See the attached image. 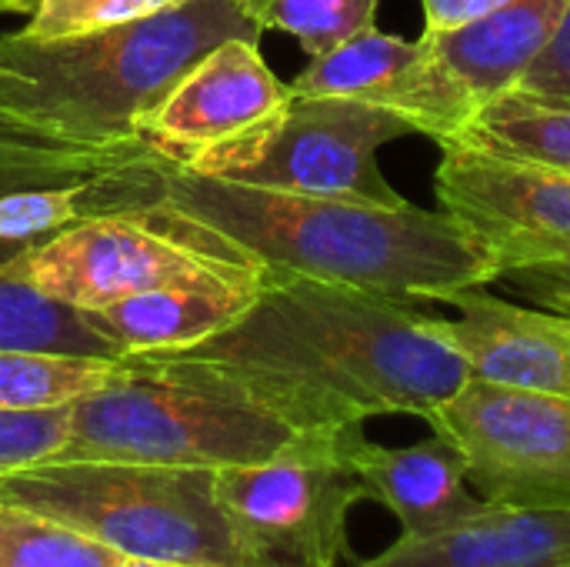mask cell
<instances>
[{"label":"cell","instance_id":"1","mask_svg":"<svg viewBox=\"0 0 570 567\" xmlns=\"http://www.w3.org/2000/svg\"><path fill=\"white\" fill-rule=\"evenodd\" d=\"M167 354L267 378L314 431L384 414L428 418L468 381L464 361L421 307L284 271H264L261 294L237 324Z\"/></svg>","mask_w":570,"mask_h":567},{"label":"cell","instance_id":"2","mask_svg":"<svg viewBox=\"0 0 570 567\" xmlns=\"http://www.w3.org/2000/svg\"><path fill=\"white\" fill-rule=\"evenodd\" d=\"M257 0H177L94 33L33 40L0 33V124L53 150L100 164L167 160L137 130L217 43H261Z\"/></svg>","mask_w":570,"mask_h":567},{"label":"cell","instance_id":"3","mask_svg":"<svg viewBox=\"0 0 570 567\" xmlns=\"http://www.w3.org/2000/svg\"><path fill=\"white\" fill-rule=\"evenodd\" d=\"M160 204L217 231L267 271L361 287L397 304H441L498 281L484 247L444 211L261 190L187 170H160Z\"/></svg>","mask_w":570,"mask_h":567},{"label":"cell","instance_id":"4","mask_svg":"<svg viewBox=\"0 0 570 567\" xmlns=\"http://www.w3.org/2000/svg\"><path fill=\"white\" fill-rule=\"evenodd\" d=\"M301 431L314 428L267 378L187 354H127L104 388L70 404L53 461L224 471L274 458Z\"/></svg>","mask_w":570,"mask_h":567},{"label":"cell","instance_id":"5","mask_svg":"<svg viewBox=\"0 0 570 567\" xmlns=\"http://www.w3.org/2000/svg\"><path fill=\"white\" fill-rule=\"evenodd\" d=\"M0 501L63 521L124 558L257 567L217 505L214 471L204 468L47 461L3 475Z\"/></svg>","mask_w":570,"mask_h":567},{"label":"cell","instance_id":"6","mask_svg":"<svg viewBox=\"0 0 570 567\" xmlns=\"http://www.w3.org/2000/svg\"><path fill=\"white\" fill-rule=\"evenodd\" d=\"M261 271L264 264L227 237L160 201L87 217L13 254L20 281L83 314L167 284Z\"/></svg>","mask_w":570,"mask_h":567},{"label":"cell","instance_id":"7","mask_svg":"<svg viewBox=\"0 0 570 567\" xmlns=\"http://www.w3.org/2000/svg\"><path fill=\"white\" fill-rule=\"evenodd\" d=\"M361 431H301L261 465L214 471L217 505L254 565L341 567L347 515L367 498L351 454Z\"/></svg>","mask_w":570,"mask_h":567},{"label":"cell","instance_id":"8","mask_svg":"<svg viewBox=\"0 0 570 567\" xmlns=\"http://www.w3.org/2000/svg\"><path fill=\"white\" fill-rule=\"evenodd\" d=\"M414 127L357 97H291L284 114L250 140L220 147L187 170L281 194L397 207L404 197L381 174L377 150Z\"/></svg>","mask_w":570,"mask_h":567},{"label":"cell","instance_id":"9","mask_svg":"<svg viewBox=\"0 0 570 567\" xmlns=\"http://www.w3.org/2000/svg\"><path fill=\"white\" fill-rule=\"evenodd\" d=\"M570 0H511L454 30L417 37L411 67L367 104L401 114L417 137L451 144L481 110L511 94L551 40Z\"/></svg>","mask_w":570,"mask_h":567},{"label":"cell","instance_id":"10","mask_svg":"<svg viewBox=\"0 0 570 567\" xmlns=\"http://www.w3.org/2000/svg\"><path fill=\"white\" fill-rule=\"evenodd\" d=\"M424 421L461 451L468 485L481 501L570 511V398L468 378Z\"/></svg>","mask_w":570,"mask_h":567},{"label":"cell","instance_id":"11","mask_svg":"<svg viewBox=\"0 0 570 567\" xmlns=\"http://www.w3.org/2000/svg\"><path fill=\"white\" fill-rule=\"evenodd\" d=\"M434 194L438 211L484 247L498 277L570 254L568 170L451 144L441 147Z\"/></svg>","mask_w":570,"mask_h":567},{"label":"cell","instance_id":"12","mask_svg":"<svg viewBox=\"0 0 570 567\" xmlns=\"http://www.w3.org/2000/svg\"><path fill=\"white\" fill-rule=\"evenodd\" d=\"M284 84L261 57L257 40H224L200 57L137 130L140 144L187 167L220 147L250 140L291 104Z\"/></svg>","mask_w":570,"mask_h":567},{"label":"cell","instance_id":"13","mask_svg":"<svg viewBox=\"0 0 570 567\" xmlns=\"http://www.w3.org/2000/svg\"><path fill=\"white\" fill-rule=\"evenodd\" d=\"M431 331L464 361L471 381L570 398V314L511 304L484 287H461Z\"/></svg>","mask_w":570,"mask_h":567},{"label":"cell","instance_id":"14","mask_svg":"<svg viewBox=\"0 0 570 567\" xmlns=\"http://www.w3.org/2000/svg\"><path fill=\"white\" fill-rule=\"evenodd\" d=\"M357 567H570V511L484 505L431 535H401Z\"/></svg>","mask_w":570,"mask_h":567},{"label":"cell","instance_id":"15","mask_svg":"<svg viewBox=\"0 0 570 567\" xmlns=\"http://www.w3.org/2000/svg\"><path fill=\"white\" fill-rule=\"evenodd\" d=\"M264 271L244 277H204L167 284L110 304L104 311H90L87 317L124 358L187 351L244 317V311L261 294Z\"/></svg>","mask_w":570,"mask_h":567},{"label":"cell","instance_id":"16","mask_svg":"<svg viewBox=\"0 0 570 567\" xmlns=\"http://www.w3.org/2000/svg\"><path fill=\"white\" fill-rule=\"evenodd\" d=\"M351 454L364 495L401 521V535L441 531L488 505L468 488L464 458L441 434L407 448H384L361 431Z\"/></svg>","mask_w":570,"mask_h":567},{"label":"cell","instance_id":"17","mask_svg":"<svg viewBox=\"0 0 570 567\" xmlns=\"http://www.w3.org/2000/svg\"><path fill=\"white\" fill-rule=\"evenodd\" d=\"M167 160L124 164L94 170L67 187L17 190L0 197V244H30L70 224L120 207H140L160 197V170Z\"/></svg>","mask_w":570,"mask_h":567},{"label":"cell","instance_id":"18","mask_svg":"<svg viewBox=\"0 0 570 567\" xmlns=\"http://www.w3.org/2000/svg\"><path fill=\"white\" fill-rule=\"evenodd\" d=\"M17 247L20 244H0V348L120 361L124 354L90 324L83 311L33 291L13 274Z\"/></svg>","mask_w":570,"mask_h":567},{"label":"cell","instance_id":"19","mask_svg":"<svg viewBox=\"0 0 570 567\" xmlns=\"http://www.w3.org/2000/svg\"><path fill=\"white\" fill-rule=\"evenodd\" d=\"M417 57V40L384 33L377 27L361 30L341 47L311 57V63L291 80L294 97H357L371 100L391 87Z\"/></svg>","mask_w":570,"mask_h":567},{"label":"cell","instance_id":"20","mask_svg":"<svg viewBox=\"0 0 570 567\" xmlns=\"http://www.w3.org/2000/svg\"><path fill=\"white\" fill-rule=\"evenodd\" d=\"M120 361L0 348V411H43L73 404L104 388Z\"/></svg>","mask_w":570,"mask_h":567},{"label":"cell","instance_id":"21","mask_svg":"<svg viewBox=\"0 0 570 567\" xmlns=\"http://www.w3.org/2000/svg\"><path fill=\"white\" fill-rule=\"evenodd\" d=\"M451 144L504 157H528L570 174V110L498 100L481 110Z\"/></svg>","mask_w":570,"mask_h":567},{"label":"cell","instance_id":"22","mask_svg":"<svg viewBox=\"0 0 570 567\" xmlns=\"http://www.w3.org/2000/svg\"><path fill=\"white\" fill-rule=\"evenodd\" d=\"M120 558L63 521L0 501V567H117Z\"/></svg>","mask_w":570,"mask_h":567},{"label":"cell","instance_id":"23","mask_svg":"<svg viewBox=\"0 0 570 567\" xmlns=\"http://www.w3.org/2000/svg\"><path fill=\"white\" fill-rule=\"evenodd\" d=\"M381 0H257L261 30L287 33L307 57H321L367 27H377Z\"/></svg>","mask_w":570,"mask_h":567},{"label":"cell","instance_id":"24","mask_svg":"<svg viewBox=\"0 0 570 567\" xmlns=\"http://www.w3.org/2000/svg\"><path fill=\"white\" fill-rule=\"evenodd\" d=\"M170 3L177 0H33L27 27L20 33L33 40L77 37L150 17Z\"/></svg>","mask_w":570,"mask_h":567},{"label":"cell","instance_id":"25","mask_svg":"<svg viewBox=\"0 0 570 567\" xmlns=\"http://www.w3.org/2000/svg\"><path fill=\"white\" fill-rule=\"evenodd\" d=\"M70 434V404L43 411H0V478L53 461Z\"/></svg>","mask_w":570,"mask_h":567},{"label":"cell","instance_id":"26","mask_svg":"<svg viewBox=\"0 0 570 567\" xmlns=\"http://www.w3.org/2000/svg\"><path fill=\"white\" fill-rule=\"evenodd\" d=\"M501 100H518L531 107H554L570 110V3L554 27L551 40L541 47V53L528 63V70L518 77L508 97Z\"/></svg>","mask_w":570,"mask_h":567},{"label":"cell","instance_id":"27","mask_svg":"<svg viewBox=\"0 0 570 567\" xmlns=\"http://www.w3.org/2000/svg\"><path fill=\"white\" fill-rule=\"evenodd\" d=\"M498 284H504L514 294L528 297L534 307L570 314V254L568 257H558V261L504 271L498 277Z\"/></svg>","mask_w":570,"mask_h":567},{"label":"cell","instance_id":"28","mask_svg":"<svg viewBox=\"0 0 570 567\" xmlns=\"http://www.w3.org/2000/svg\"><path fill=\"white\" fill-rule=\"evenodd\" d=\"M424 3V30L441 33V30H454L461 23H471L511 0H421Z\"/></svg>","mask_w":570,"mask_h":567},{"label":"cell","instance_id":"29","mask_svg":"<svg viewBox=\"0 0 570 567\" xmlns=\"http://www.w3.org/2000/svg\"><path fill=\"white\" fill-rule=\"evenodd\" d=\"M117 567H194V565H177V561H154V558H120Z\"/></svg>","mask_w":570,"mask_h":567},{"label":"cell","instance_id":"30","mask_svg":"<svg viewBox=\"0 0 570 567\" xmlns=\"http://www.w3.org/2000/svg\"><path fill=\"white\" fill-rule=\"evenodd\" d=\"M33 0H0V17L3 13H30Z\"/></svg>","mask_w":570,"mask_h":567}]
</instances>
